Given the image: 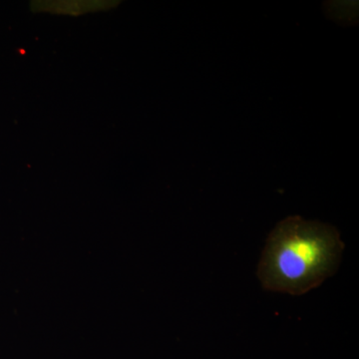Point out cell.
Instances as JSON below:
<instances>
[{
	"instance_id": "6da1fadb",
	"label": "cell",
	"mask_w": 359,
	"mask_h": 359,
	"mask_svg": "<svg viewBox=\"0 0 359 359\" xmlns=\"http://www.w3.org/2000/svg\"><path fill=\"white\" fill-rule=\"evenodd\" d=\"M344 249L334 226L289 217L269 233L257 276L266 290L304 294L334 275Z\"/></svg>"
},
{
	"instance_id": "7a4b0ae2",
	"label": "cell",
	"mask_w": 359,
	"mask_h": 359,
	"mask_svg": "<svg viewBox=\"0 0 359 359\" xmlns=\"http://www.w3.org/2000/svg\"><path fill=\"white\" fill-rule=\"evenodd\" d=\"M115 0H65V1H32L30 8L34 13L80 16L98 11H110L119 4Z\"/></svg>"
}]
</instances>
